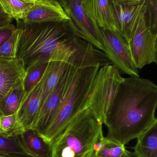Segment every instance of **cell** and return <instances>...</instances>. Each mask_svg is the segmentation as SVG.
<instances>
[{"label": "cell", "instance_id": "cell-4", "mask_svg": "<svg viewBox=\"0 0 157 157\" xmlns=\"http://www.w3.org/2000/svg\"><path fill=\"white\" fill-rule=\"evenodd\" d=\"M103 124L89 109L76 117L50 146L51 157H91L103 135Z\"/></svg>", "mask_w": 157, "mask_h": 157}, {"label": "cell", "instance_id": "cell-30", "mask_svg": "<svg viewBox=\"0 0 157 157\" xmlns=\"http://www.w3.org/2000/svg\"><path fill=\"white\" fill-rule=\"evenodd\" d=\"M0 135H1V130H0Z\"/></svg>", "mask_w": 157, "mask_h": 157}, {"label": "cell", "instance_id": "cell-23", "mask_svg": "<svg viewBox=\"0 0 157 157\" xmlns=\"http://www.w3.org/2000/svg\"><path fill=\"white\" fill-rule=\"evenodd\" d=\"M20 37V30L16 27L10 37L0 47V57L10 58L17 57Z\"/></svg>", "mask_w": 157, "mask_h": 157}, {"label": "cell", "instance_id": "cell-11", "mask_svg": "<svg viewBox=\"0 0 157 157\" xmlns=\"http://www.w3.org/2000/svg\"><path fill=\"white\" fill-rule=\"evenodd\" d=\"M81 2L88 17L100 29L119 33L111 0H82Z\"/></svg>", "mask_w": 157, "mask_h": 157}, {"label": "cell", "instance_id": "cell-13", "mask_svg": "<svg viewBox=\"0 0 157 157\" xmlns=\"http://www.w3.org/2000/svg\"><path fill=\"white\" fill-rule=\"evenodd\" d=\"M42 79L24 98L17 113L19 125L23 131L32 128L40 111L42 94Z\"/></svg>", "mask_w": 157, "mask_h": 157}, {"label": "cell", "instance_id": "cell-10", "mask_svg": "<svg viewBox=\"0 0 157 157\" xmlns=\"http://www.w3.org/2000/svg\"><path fill=\"white\" fill-rule=\"evenodd\" d=\"M68 17L59 2L35 0L34 4L23 21L27 24L67 22Z\"/></svg>", "mask_w": 157, "mask_h": 157}, {"label": "cell", "instance_id": "cell-1", "mask_svg": "<svg viewBox=\"0 0 157 157\" xmlns=\"http://www.w3.org/2000/svg\"><path fill=\"white\" fill-rule=\"evenodd\" d=\"M157 86L144 78H124L106 112V137L125 145L157 123Z\"/></svg>", "mask_w": 157, "mask_h": 157}, {"label": "cell", "instance_id": "cell-21", "mask_svg": "<svg viewBox=\"0 0 157 157\" xmlns=\"http://www.w3.org/2000/svg\"><path fill=\"white\" fill-rule=\"evenodd\" d=\"M0 155L31 156L23 147L18 136L10 137L0 136Z\"/></svg>", "mask_w": 157, "mask_h": 157}, {"label": "cell", "instance_id": "cell-17", "mask_svg": "<svg viewBox=\"0 0 157 157\" xmlns=\"http://www.w3.org/2000/svg\"><path fill=\"white\" fill-rule=\"evenodd\" d=\"M23 82H19L5 96L0 105V115L17 113L24 96Z\"/></svg>", "mask_w": 157, "mask_h": 157}, {"label": "cell", "instance_id": "cell-20", "mask_svg": "<svg viewBox=\"0 0 157 157\" xmlns=\"http://www.w3.org/2000/svg\"><path fill=\"white\" fill-rule=\"evenodd\" d=\"M126 150L124 145L116 143L103 136L94 145L91 157H123Z\"/></svg>", "mask_w": 157, "mask_h": 157}, {"label": "cell", "instance_id": "cell-9", "mask_svg": "<svg viewBox=\"0 0 157 157\" xmlns=\"http://www.w3.org/2000/svg\"><path fill=\"white\" fill-rule=\"evenodd\" d=\"M145 0H111L119 33L127 41L136 24Z\"/></svg>", "mask_w": 157, "mask_h": 157}, {"label": "cell", "instance_id": "cell-12", "mask_svg": "<svg viewBox=\"0 0 157 157\" xmlns=\"http://www.w3.org/2000/svg\"><path fill=\"white\" fill-rule=\"evenodd\" d=\"M25 68L17 58L0 57V105L9 92L24 78Z\"/></svg>", "mask_w": 157, "mask_h": 157}, {"label": "cell", "instance_id": "cell-26", "mask_svg": "<svg viewBox=\"0 0 157 157\" xmlns=\"http://www.w3.org/2000/svg\"><path fill=\"white\" fill-rule=\"evenodd\" d=\"M123 157H135L133 155V153L127 150L125 153Z\"/></svg>", "mask_w": 157, "mask_h": 157}, {"label": "cell", "instance_id": "cell-29", "mask_svg": "<svg viewBox=\"0 0 157 157\" xmlns=\"http://www.w3.org/2000/svg\"><path fill=\"white\" fill-rule=\"evenodd\" d=\"M0 157H5L4 156H2V155H0Z\"/></svg>", "mask_w": 157, "mask_h": 157}, {"label": "cell", "instance_id": "cell-25", "mask_svg": "<svg viewBox=\"0 0 157 157\" xmlns=\"http://www.w3.org/2000/svg\"><path fill=\"white\" fill-rule=\"evenodd\" d=\"M13 19L3 11H0V27L11 24Z\"/></svg>", "mask_w": 157, "mask_h": 157}, {"label": "cell", "instance_id": "cell-8", "mask_svg": "<svg viewBox=\"0 0 157 157\" xmlns=\"http://www.w3.org/2000/svg\"><path fill=\"white\" fill-rule=\"evenodd\" d=\"M101 30L103 38L104 53L112 64L119 71L130 77H139L138 70L132 62L124 37L117 32Z\"/></svg>", "mask_w": 157, "mask_h": 157}, {"label": "cell", "instance_id": "cell-28", "mask_svg": "<svg viewBox=\"0 0 157 157\" xmlns=\"http://www.w3.org/2000/svg\"><path fill=\"white\" fill-rule=\"evenodd\" d=\"M0 11H3V10H2V8L1 5H0Z\"/></svg>", "mask_w": 157, "mask_h": 157}, {"label": "cell", "instance_id": "cell-24", "mask_svg": "<svg viewBox=\"0 0 157 157\" xmlns=\"http://www.w3.org/2000/svg\"><path fill=\"white\" fill-rule=\"evenodd\" d=\"M16 27L12 24L0 27V47L11 36Z\"/></svg>", "mask_w": 157, "mask_h": 157}, {"label": "cell", "instance_id": "cell-16", "mask_svg": "<svg viewBox=\"0 0 157 157\" xmlns=\"http://www.w3.org/2000/svg\"><path fill=\"white\" fill-rule=\"evenodd\" d=\"M133 153L136 157H157V123L137 138Z\"/></svg>", "mask_w": 157, "mask_h": 157}, {"label": "cell", "instance_id": "cell-3", "mask_svg": "<svg viewBox=\"0 0 157 157\" xmlns=\"http://www.w3.org/2000/svg\"><path fill=\"white\" fill-rule=\"evenodd\" d=\"M104 66L80 67L69 79L53 121L40 135L50 147L76 117L89 109L97 73Z\"/></svg>", "mask_w": 157, "mask_h": 157}, {"label": "cell", "instance_id": "cell-22", "mask_svg": "<svg viewBox=\"0 0 157 157\" xmlns=\"http://www.w3.org/2000/svg\"><path fill=\"white\" fill-rule=\"evenodd\" d=\"M0 136L6 137L18 136L23 132L19 125L16 113L9 115H0Z\"/></svg>", "mask_w": 157, "mask_h": 157}, {"label": "cell", "instance_id": "cell-5", "mask_svg": "<svg viewBox=\"0 0 157 157\" xmlns=\"http://www.w3.org/2000/svg\"><path fill=\"white\" fill-rule=\"evenodd\" d=\"M144 4L126 42L132 62L138 70L157 63V32L151 29L146 21Z\"/></svg>", "mask_w": 157, "mask_h": 157}, {"label": "cell", "instance_id": "cell-7", "mask_svg": "<svg viewBox=\"0 0 157 157\" xmlns=\"http://www.w3.org/2000/svg\"><path fill=\"white\" fill-rule=\"evenodd\" d=\"M88 66V62L75 56L68 63L67 67L59 82L44 104L37 116L32 129L39 135L43 133L53 121L57 111L68 81L80 67Z\"/></svg>", "mask_w": 157, "mask_h": 157}, {"label": "cell", "instance_id": "cell-2", "mask_svg": "<svg viewBox=\"0 0 157 157\" xmlns=\"http://www.w3.org/2000/svg\"><path fill=\"white\" fill-rule=\"evenodd\" d=\"M16 21L20 31L16 57L25 68L36 62L68 63L84 42L72 34L67 22L27 24Z\"/></svg>", "mask_w": 157, "mask_h": 157}, {"label": "cell", "instance_id": "cell-27", "mask_svg": "<svg viewBox=\"0 0 157 157\" xmlns=\"http://www.w3.org/2000/svg\"><path fill=\"white\" fill-rule=\"evenodd\" d=\"M5 157H33L31 156H5Z\"/></svg>", "mask_w": 157, "mask_h": 157}, {"label": "cell", "instance_id": "cell-14", "mask_svg": "<svg viewBox=\"0 0 157 157\" xmlns=\"http://www.w3.org/2000/svg\"><path fill=\"white\" fill-rule=\"evenodd\" d=\"M23 147L33 157H51L50 146L35 130L26 129L18 136Z\"/></svg>", "mask_w": 157, "mask_h": 157}, {"label": "cell", "instance_id": "cell-18", "mask_svg": "<svg viewBox=\"0 0 157 157\" xmlns=\"http://www.w3.org/2000/svg\"><path fill=\"white\" fill-rule=\"evenodd\" d=\"M34 2L35 0H0V5L12 19L24 21Z\"/></svg>", "mask_w": 157, "mask_h": 157}, {"label": "cell", "instance_id": "cell-15", "mask_svg": "<svg viewBox=\"0 0 157 157\" xmlns=\"http://www.w3.org/2000/svg\"><path fill=\"white\" fill-rule=\"evenodd\" d=\"M68 62L51 61L48 63L42 78V94L40 111L50 94L59 82L67 69Z\"/></svg>", "mask_w": 157, "mask_h": 157}, {"label": "cell", "instance_id": "cell-19", "mask_svg": "<svg viewBox=\"0 0 157 157\" xmlns=\"http://www.w3.org/2000/svg\"><path fill=\"white\" fill-rule=\"evenodd\" d=\"M48 63V62H36L25 68V76L23 82V99L42 80Z\"/></svg>", "mask_w": 157, "mask_h": 157}, {"label": "cell", "instance_id": "cell-6", "mask_svg": "<svg viewBox=\"0 0 157 157\" xmlns=\"http://www.w3.org/2000/svg\"><path fill=\"white\" fill-rule=\"evenodd\" d=\"M59 2L69 19L67 23L72 34L104 53L103 38L101 29L88 17L82 7L81 0Z\"/></svg>", "mask_w": 157, "mask_h": 157}]
</instances>
